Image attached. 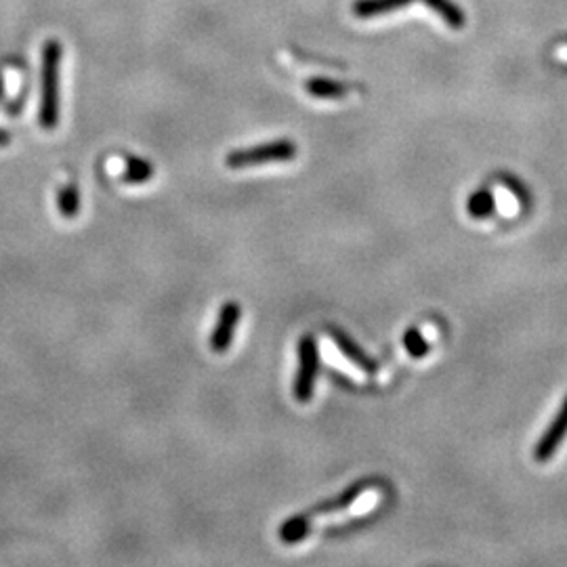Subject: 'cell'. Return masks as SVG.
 I'll list each match as a JSON object with an SVG mask.
<instances>
[{"label": "cell", "instance_id": "1", "mask_svg": "<svg viewBox=\"0 0 567 567\" xmlns=\"http://www.w3.org/2000/svg\"><path fill=\"white\" fill-rule=\"evenodd\" d=\"M61 45L48 40L43 48V88H40V124L51 130L59 124V72H61Z\"/></svg>", "mask_w": 567, "mask_h": 567}, {"label": "cell", "instance_id": "2", "mask_svg": "<svg viewBox=\"0 0 567 567\" xmlns=\"http://www.w3.org/2000/svg\"><path fill=\"white\" fill-rule=\"evenodd\" d=\"M296 156V143L290 139H278L257 145V148L232 151L225 158V164L230 169H251V166H261L267 162H286Z\"/></svg>", "mask_w": 567, "mask_h": 567}, {"label": "cell", "instance_id": "3", "mask_svg": "<svg viewBox=\"0 0 567 567\" xmlns=\"http://www.w3.org/2000/svg\"><path fill=\"white\" fill-rule=\"evenodd\" d=\"M317 370H320V356L314 336H303L299 343V372L294 378L296 402L307 404L314 397Z\"/></svg>", "mask_w": 567, "mask_h": 567}, {"label": "cell", "instance_id": "4", "mask_svg": "<svg viewBox=\"0 0 567 567\" xmlns=\"http://www.w3.org/2000/svg\"><path fill=\"white\" fill-rule=\"evenodd\" d=\"M565 438H567V397L562 410L557 412V417L552 418V423L549 427H546L542 438L538 439V444L534 448V459L538 462H549L552 456L557 454V449L563 444Z\"/></svg>", "mask_w": 567, "mask_h": 567}, {"label": "cell", "instance_id": "5", "mask_svg": "<svg viewBox=\"0 0 567 567\" xmlns=\"http://www.w3.org/2000/svg\"><path fill=\"white\" fill-rule=\"evenodd\" d=\"M242 317V309L238 303H225L223 307L219 309V320L217 326L212 330L211 336V347L214 354H225L230 349V345L233 341V332H236V326Z\"/></svg>", "mask_w": 567, "mask_h": 567}, {"label": "cell", "instance_id": "6", "mask_svg": "<svg viewBox=\"0 0 567 567\" xmlns=\"http://www.w3.org/2000/svg\"><path fill=\"white\" fill-rule=\"evenodd\" d=\"M330 338L335 341L336 349L341 351V354L349 359L351 364L356 366V368L368 372V375H375V372L378 370L376 362L372 357H368L364 354V349L359 347V345L354 341V338L345 335L343 330H330Z\"/></svg>", "mask_w": 567, "mask_h": 567}, {"label": "cell", "instance_id": "7", "mask_svg": "<svg viewBox=\"0 0 567 567\" xmlns=\"http://www.w3.org/2000/svg\"><path fill=\"white\" fill-rule=\"evenodd\" d=\"M410 3L412 0H357V3H354V15L362 19L378 17L385 15V13L402 9V6Z\"/></svg>", "mask_w": 567, "mask_h": 567}, {"label": "cell", "instance_id": "8", "mask_svg": "<svg viewBox=\"0 0 567 567\" xmlns=\"http://www.w3.org/2000/svg\"><path fill=\"white\" fill-rule=\"evenodd\" d=\"M364 490H366V481L356 483L354 488H349L347 492H343L341 496H336L335 500H330L326 504H320V507L314 510V515H326V513H336V510L349 509L351 504H356L357 498L364 494ZM314 515H307V517H314Z\"/></svg>", "mask_w": 567, "mask_h": 567}, {"label": "cell", "instance_id": "9", "mask_svg": "<svg viewBox=\"0 0 567 567\" xmlns=\"http://www.w3.org/2000/svg\"><path fill=\"white\" fill-rule=\"evenodd\" d=\"M309 531H311V520L307 515H299L282 525L280 541L284 544H296V542H301L305 536H309Z\"/></svg>", "mask_w": 567, "mask_h": 567}, {"label": "cell", "instance_id": "10", "mask_svg": "<svg viewBox=\"0 0 567 567\" xmlns=\"http://www.w3.org/2000/svg\"><path fill=\"white\" fill-rule=\"evenodd\" d=\"M425 3L431 6L449 27H454V30L465 26V13H462L460 6L449 3V0H425Z\"/></svg>", "mask_w": 567, "mask_h": 567}, {"label": "cell", "instance_id": "11", "mask_svg": "<svg viewBox=\"0 0 567 567\" xmlns=\"http://www.w3.org/2000/svg\"><path fill=\"white\" fill-rule=\"evenodd\" d=\"M305 88L311 95L317 97V99H338V97H343L345 93H347V87L341 85V82L328 80V78L309 80Z\"/></svg>", "mask_w": 567, "mask_h": 567}, {"label": "cell", "instance_id": "12", "mask_svg": "<svg viewBox=\"0 0 567 567\" xmlns=\"http://www.w3.org/2000/svg\"><path fill=\"white\" fill-rule=\"evenodd\" d=\"M154 177V166L143 158H127V170H124V181L127 183H145Z\"/></svg>", "mask_w": 567, "mask_h": 567}, {"label": "cell", "instance_id": "13", "mask_svg": "<svg viewBox=\"0 0 567 567\" xmlns=\"http://www.w3.org/2000/svg\"><path fill=\"white\" fill-rule=\"evenodd\" d=\"M467 209L469 212H471V217H477V219L490 217V214H492L496 209V200L492 196V191L479 190L477 193H473V196L469 198Z\"/></svg>", "mask_w": 567, "mask_h": 567}, {"label": "cell", "instance_id": "14", "mask_svg": "<svg viewBox=\"0 0 567 567\" xmlns=\"http://www.w3.org/2000/svg\"><path fill=\"white\" fill-rule=\"evenodd\" d=\"M57 202H59L61 214H64L66 219H74L80 211V191H78V188H76L74 183L67 185V188L59 191Z\"/></svg>", "mask_w": 567, "mask_h": 567}, {"label": "cell", "instance_id": "15", "mask_svg": "<svg viewBox=\"0 0 567 567\" xmlns=\"http://www.w3.org/2000/svg\"><path fill=\"white\" fill-rule=\"evenodd\" d=\"M404 347L407 354H410L412 357H425L428 354V343L427 338L420 335V332L417 328H410L404 335Z\"/></svg>", "mask_w": 567, "mask_h": 567}, {"label": "cell", "instance_id": "16", "mask_svg": "<svg viewBox=\"0 0 567 567\" xmlns=\"http://www.w3.org/2000/svg\"><path fill=\"white\" fill-rule=\"evenodd\" d=\"M9 141H11V135L6 133V130L0 129V145H6Z\"/></svg>", "mask_w": 567, "mask_h": 567}, {"label": "cell", "instance_id": "17", "mask_svg": "<svg viewBox=\"0 0 567 567\" xmlns=\"http://www.w3.org/2000/svg\"><path fill=\"white\" fill-rule=\"evenodd\" d=\"M0 97H3V80H0Z\"/></svg>", "mask_w": 567, "mask_h": 567}]
</instances>
